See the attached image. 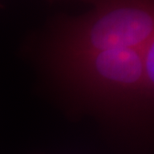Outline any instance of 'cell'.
I'll return each mask as SVG.
<instances>
[{
	"label": "cell",
	"mask_w": 154,
	"mask_h": 154,
	"mask_svg": "<svg viewBox=\"0 0 154 154\" xmlns=\"http://www.w3.org/2000/svg\"><path fill=\"white\" fill-rule=\"evenodd\" d=\"M51 70L79 107L129 128L148 127L154 108V41L48 54Z\"/></svg>",
	"instance_id": "cell-1"
},
{
	"label": "cell",
	"mask_w": 154,
	"mask_h": 154,
	"mask_svg": "<svg viewBox=\"0 0 154 154\" xmlns=\"http://www.w3.org/2000/svg\"><path fill=\"white\" fill-rule=\"evenodd\" d=\"M87 14L59 29L48 54L112 47H142L154 41V0H95Z\"/></svg>",
	"instance_id": "cell-2"
},
{
	"label": "cell",
	"mask_w": 154,
	"mask_h": 154,
	"mask_svg": "<svg viewBox=\"0 0 154 154\" xmlns=\"http://www.w3.org/2000/svg\"><path fill=\"white\" fill-rule=\"evenodd\" d=\"M86 1H93V2H94L95 0H86Z\"/></svg>",
	"instance_id": "cell-3"
}]
</instances>
